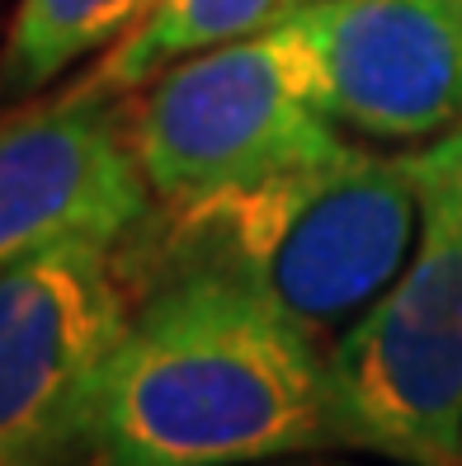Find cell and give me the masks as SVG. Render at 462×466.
<instances>
[{"mask_svg": "<svg viewBox=\"0 0 462 466\" xmlns=\"http://www.w3.org/2000/svg\"><path fill=\"white\" fill-rule=\"evenodd\" d=\"M406 156H411V175H416L420 198L439 203L462 227V118L444 137H434V142H425L420 151H406Z\"/></svg>", "mask_w": 462, "mask_h": 466, "instance_id": "obj_10", "label": "cell"}, {"mask_svg": "<svg viewBox=\"0 0 462 466\" xmlns=\"http://www.w3.org/2000/svg\"><path fill=\"white\" fill-rule=\"evenodd\" d=\"M303 5L307 0H160L142 29L104 52L80 86L95 95H128L194 52L274 29Z\"/></svg>", "mask_w": 462, "mask_h": 466, "instance_id": "obj_9", "label": "cell"}, {"mask_svg": "<svg viewBox=\"0 0 462 466\" xmlns=\"http://www.w3.org/2000/svg\"><path fill=\"white\" fill-rule=\"evenodd\" d=\"M132 301L123 250L99 236L0 264V466H95Z\"/></svg>", "mask_w": 462, "mask_h": 466, "instance_id": "obj_3", "label": "cell"}, {"mask_svg": "<svg viewBox=\"0 0 462 466\" xmlns=\"http://www.w3.org/2000/svg\"><path fill=\"white\" fill-rule=\"evenodd\" d=\"M246 283L156 279L108 363L95 466H260L344 452L331 359Z\"/></svg>", "mask_w": 462, "mask_h": 466, "instance_id": "obj_1", "label": "cell"}, {"mask_svg": "<svg viewBox=\"0 0 462 466\" xmlns=\"http://www.w3.org/2000/svg\"><path fill=\"white\" fill-rule=\"evenodd\" d=\"M335 137L321 62L293 15L166 66L132 108V147L160 203L269 175Z\"/></svg>", "mask_w": 462, "mask_h": 466, "instance_id": "obj_4", "label": "cell"}, {"mask_svg": "<svg viewBox=\"0 0 462 466\" xmlns=\"http://www.w3.org/2000/svg\"><path fill=\"white\" fill-rule=\"evenodd\" d=\"M260 466H359V461H344L331 452H297V457H274V461H260Z\"/></svg>", "mask_w": 462, "mask_h": 466, "instance_id": "obj_11", "label": "cell"}, {"mask_svg": "<svg viewBox=\"0 0 462 466\" xmlns=\"http://www.w3.org/2000/svg\"><path fill=\"white\" fill-rule=\"evenodd\" d=\"M325 118L373 142H434L462 118V0H307Z\"/></svg>", "mask_w": 462, "mask_h": 466, "instance_id": "obj_7", "label": "cell"}, {"mask_svg": "<svg viewBox=\"0 0 462 466\" xmlns=\"http://www.w3.org/2000/svg\"><path fill=\"white\" fill-rule=\"evenodd\" d=\"M344 452L462 466V227L420 198L401 279L331 344Z\"/></svg>", "mask_w": 462, "mask_h": 466, "instance_id": "obj_5", "label": "cell"}, {"mask_svg": "<svg viewBox=\"0 0 462 466\" xmlns=\"http://www.w3.org/2000/svg\"><path fill=\"white\" fill-rule=\"evenodd\" d=\"M151 208L118 95L71 86L0 118V264L71 236L123 245Z\"/></svg>", "mask_w": 462, "mask_h": 466, "instance_id": "obj_6", "label": "cell"}, {"mask_svg": "<svg viewBox=\"0 0 462 466\" xmlns=\"http://www.w3.org/2000/svg\"><path fill=\"white\" fill-rule=\"evenodd\" d=\"M147 227L151 240L138 255L118 245L132 292L208 268L246 283L331 349L416 255L420 188L411 156H377L335 137L269 175L160 203Z\"/></svg>", "mask_w": 462, "mask_h": 466, "instance_id": "obj_2", "label": "cell"}, {"mask_svg": "<svg viewBox=\"0 0 462 466\" xmlns=\"http://www.w3.org/2000/svg\"><path fill=\"white\" fill-rule=\"evenodd\" d=\"M160 0H19L0 43V99H29L95 52H114Z\"/></svg>", "mask_w": 462, "mask_h": 466, "instance_id": "obj_8", "label": "cell"}]
</instances>
